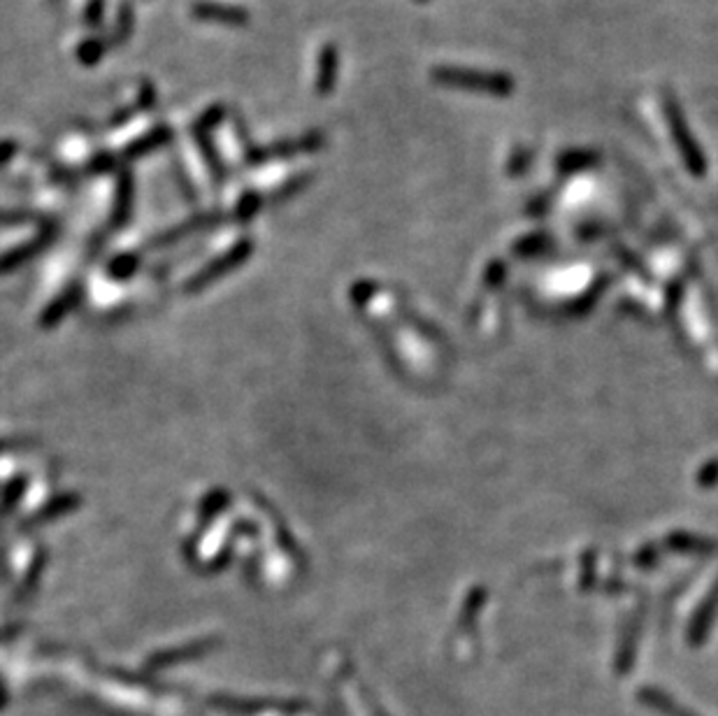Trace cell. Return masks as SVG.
<instances>
[{
    "label": "cell",
    "instance_id": "cell-1",
    "mask_svg": "<svg viewBox=\"0 0 718 716\" xmlns=\"http://www.w3.org/2000/svg\"><path fill=\"white\" fill-rule=\"evenodd\" d=\"M433 77L437 84L456 88H467V91H486V94L505 96L512 94V79L507 75L496 73H475V70H458V68H439L435 70Z\"/></svg>",
    "mask_w": 718,
    "mask_h": 716
},
{
    "label": "cell",
    "instance_id": "cell-2",
    "mask_svg": "<svg viewBox=\"0 0 718 716\" xmlns=\"http://www.w3.org/2000/svg\"><path fill=\"white\" fill-rule=\"evenodd\" d=\"M667 115H670V126L672 133H674V140H677V147L682 149L683 159H686L688 168H691L695 175L704 172V156L703 151L698 149L695 140L691 138V130H688L686 121L682 119V112H679L677 103H667Z\"/></svg>",
    "mask_w": 718,
    "mask_h": 716
},
{
    "label": "cell",
    "instance_id": "cell-3",
    "mask_svg": "<svg viewBox=\"0 0 718 716\" xmlns=\"http://www.w3.org/2000/svg\"><path fill=\"white\" fill-rule=\"evenodd\" d=\"M191 16L212 24H226V26H247L249 12L244 7L228 5V3H214V0H198L191 5Z\"/></svg>",
    "mask_w": 718,
    "mask_h": 716
},
{
    "label": "cell",
    "instance_id": "cell-4",
    "mask_svg": "<svg viewBox=\"0 0 718 716\" xmlns=\"http://www.w3.org/2000/svg\"><path fill=\"white\" fill-rule=\"evenodd\" d=\"M172 140V128L170 126H156V128H151L147 136L138 138L135 142H130L128 147L124 149V159H140V156H147L151 154V151L160 149V147H166L168 142Z\"/></svg>",
    "mask_w": 718,
    "mask_h": 716
},
{
    "label": "cell",
    "instance_id": "cell-5",
    "mask_svg": "<svg viewBox=\"0 0 718 716\" xmlns=\"http://www.w3.org/2000/svg\"><path fill=\"white\" fill-rule=\"evenodd\" d=\"M335 77H337V52L335 47H326L321 52L319 75H316V91H319L321 96L331 94L333 87H335Z\"/></svg>",
    "mask_w": 718,
    "mask_h": 716
},
{
    "label": "cell",
    "instance_id": "cell-6",
    "mask_svg": "<svg viewBox=\"0 0 718 716\" xmlns=\"http://www.w3.org/2000/svg\"><path fill=\"white\" fill-rule=\"evenodd\" d=\"M223 119H226V107H223V105L207 107L200 115V119L193 124V136H212V130L217 128Z\"/></svg>",
    "mask_w": 718,
    "mask_h": 716
},
{
    "label": "cell",
    "instance_id": "cell-7",
    "mask_svg": "<svg viewBox=\"0 0 718 716\" xmlns=\"http://www.w3.org/2000/svg\"><path fill=\"white\" fill-rule=\"evenodd\" d=\"M109 45L108 40H98V37H88V40H84L82 45H79L77 49V58L82 66H96V63L100 61V58L108 54Z\"/></svg>",
    "mask_w": 718,
    "mask_h": 716
},
{
    "label": "cell",
    "instance_id": "cell-8",
    "mask_svg": "<svg viewBox=\"0 0 718 716\" xmlns=\"http://www.w3.org/2000/svg\"><path fill=\"white\" fill-rule=\"evenodd\" d=\"M196 142L198 147H200L202 156H205V163L210 166V170H212V175L217 177V179H221L223 177V163L221 159H219V149L217 145H214V140L210 136H196Z\"/></svg>",
    "mask_w": 718,
    "mask_h": 716
},
{
    "label": "cell",
    "instance_id": "cell-9",
    "mask_svg": "<svg viewBox=\"0 0 718 716\" xmlns=\"http://www.w3.org/2000/svg\"><path fill=\"white\" fill-rule=\"evenodd\" d=\"M130 33H133V10H130V5H121L119 16H117V28L112 33V42H117V45L126 42Z\"/></svg>",
    "mask_w": 718,
    "mask_h": 716
},
{
    "label": "cell",
    "instance_id": "cell-10",
    "mask_svg": "<svg viewBox=\"0 0 718 716\" xmlns=\"http://www.w3.org/2000/svg\"><path fill=\"white\" fill-rule=\"evenodd\" d=\"M114 163H117V159H114V154H109V151H100V154H96L94 161L88 163V170H94V172H108V170H112Z\"/></svg>",
    "mask_w": 718,
    "mask_h": 716
},
{
    "label": "cell",
    "instance_id": "cell-11",
    "mask_svg": "<svg viewBox=\"0 0 718 716\" xmlns=\"http://www.w3.org/2000/svg\"><path fill=\"white\" fill-rule=\"evenodd\" d=\"M103 12H105V0H88L87 5V24L88 26H96L103 21Z\"/></svg>",
    "mask_w": 718,
    "mask_h": 716
},
{
    "label": "cell",
    "instance_id": "cell-12",
    "mask_svg": "<svg viewBox=\"0 0 718 716\" xmlns=\"http://www.w3.org/2000/svg\"><path fill=\"white\" fill-rule=\"evenodd\" d=\"M154 100H156L154 87H151L149 82H145V84H142V88H140V105H138V107H140V109H151V107H154Z\"/></svg>",
    "mask_w": 718,
    "mask_h": 716
},
{
    "label": "cell",
    "instance_id": "cell-13",
    "mask_svg": "<svg viewBox=\"0 0 718 716\" xmlns=\"http://www.w3.org/2000/svg\"><path fill=\"white\" fill-rule=\"evenodd\" d=\"M16 151H19V145L15 140H0V166L10 161Z\"/></svg>",
    "mask_w": 718,
    "mask_h": 716
},
{
    "label": "cell",
    "instance_id": "cell-14",
    "mask_svg": "<svg viewBox=\"0 0 718 716\" xmlns=\"http://www.w3.org/2000/svg\"><path fill=\"white\" fill-rule=\"evenodd\" d=\"M135 115V107H124L119 109L117 115L112 117V121H109V126H124L126 121H130V117Z\"/></svg>",
    "mask_w": 718,
    "mask_h": 716
}]
</instances>
